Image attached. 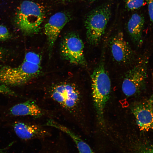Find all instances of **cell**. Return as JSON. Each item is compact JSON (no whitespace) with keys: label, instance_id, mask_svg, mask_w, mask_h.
<instances>
[{"label":"cell","instance_id":"cell-1","mask_svg":"<svg viewBox=\"0 0 153 153\" xmlns=\"http://www.w3.org/2000/svg\"><path fill=\"white\" fill-rule=\"evenodd\" d=\"M32 99L45 111L48 118L63 120L73 126L81 114L82 94L74 82H53L36 88Z\"/></svg>","mask_w":153,"mask_h":153},{"label":"cell","instance_id":"cell-2","mask_svg":"<svg viewBox=\"0 0 153 153\" xmlns=\"http://www.w3.org/2000/svg\"><path fill=\"white\" fill-rule=\"evenodd\" d=\"M41 64L40 55L28 52L22 63L18 66H0V83L8 87L25 85L40 75Z\"/></svg>","mask_w":153,"mask_h":153},{"label":"cell","instance_id":"cell-3","mask_svg":"<svg viewBox=\"0 0 153 153\" xmlns=\"http://www.w3.org/2000/svg\"><path fill=\"white\" fill-rule=\"evenodd\" d=\"M91 78L94 105L97 118L102 124L104 122V109L109 99L111 89L110 79L103 61L95 67Z\"/></svg>","mask_w":153,"mask_h":153},{"label":"cell","instance_id":"cell-4","mask_svg":"<svg viewBox=\"0 0 153 153\" xmlns=\"http://www.w3.org/2000/svg\"><path fill=\"white\" fill-rule=\"evenodd\" d=\"M44 16V10L41 5L31 1L25 0L17 9L14 22L23 33L31 35L39 31Z\"/></svg>","mask_w":153,"mask_h":153},{"label":"cell","instance_id":"cell-5","mask_svg":"<svg viewBox=\"0 0 153 153\" xmlns=\"http://www.w3.org/2000/svg\"><path fill=\"white\" fill-rule=\"evenodd\" d=\"M111 7L103 5L90 12L85 20L87 41L90 45H97L103 35L111 17Z\"/></svg>","mask_w":153,"mask_h":153},{"label":"cell","instance_id":"cell-6","mask_svg":"<svg viewBox=\"0 0 153 153\" xmlns=\"http://www.w3.org/2000/svg\"><path fill=\"white\" fill-rule=\"evenodd\" d=\"M84 46L79 35L74 32L66 34L60 43V51L62 57L73 64L86 66Z\"/></svg>","mask_w":153,"mask_h":153},{"label":"cell","instance_id":"cell-7","mask_svg":"<svg viewBox=\"0 0 153 153\" xmlns=\"http://www.w3.org/2000/svg\"><path fill=\"white\" fill-rule=\"evenodd\" d=\"M146 77V63L141 60L125 73L122 85L124 93L130 96L139 93L145 86Z\"/></svg>","mask_w":153,"mask_h":153},{"label":"cell","instance_id":"cell-8","mask_svg":"<svg viewBox=\"0 0 153 153\" xmlns=\"http://www.w3.org/2000/svg\"><path fill=\"white\" fill-rule=\"evenodd\" d=\"M109 46L113 58L118 63L127 65L133 61L134 53L122 32H118L111 37Z\"/></svg>","mask_w":153,"mask_h":153},{"label":"cell","instance_id":"cell-9","mask_svg":"<svg viewBox=\"0 0 153 153\" xmlns=\"http://www.w3.org/2000/svg\"><path fill=\"white\" fill-rule=\"evenodd\" d=\"M131 111L136 122L141 130H153V103L152 99L139 102L134 104Z\"/></svg>","mask_w":153,"mask_h":153},{"label":"cell","instance_id":"cell-10","mask_svg":"<svg viewBox=\"0 0 153 153\" xmlns=\"http://www.w3.org/2000/svg\"><path fill=\"white\" fill-rule=\"evenodd\" d=\"M43 125L22 122H15L14 131L20 139L25 140L33 139L42 140L51 136L50 131Z\"/></svg>","mask_w":153,"mask_h":153},{"label":"cell","instance_id":"cell-11","mask_svg":"<svg viewBox=\"0 0 153 153\" xmlns=\"http://www.w3.org/2000/svg\"><path fill=\"white\" fill-rule=\"evenodd\" d=\"M69 20V17L67 14L59 12L51 16L45 25L44 32L47 38L50 55L59 35Z\"/></svg>","mask_w":153,"mask_h":153},{"label":"cell","instance_id":"cell-12","mask_svg":"<svg viewBox=\"0 0 153 153\" xmlns=\"http://www.w3.org/2000/svg\"><path fill=\"white\" fill-rule=\"evenodd\" d=\"M10 112L15 116H29L35 118L47 117L45 111L32 99L13 106L10 109Z\"/></svg>","mask_w":153,"mask_h":153},{"label":"cell","instance_id":"cell-13","mask_svg":"<svg viewBox=\"0 0 153 153\" xmlns=\"http://www.w3.org/2000/svg\"><path fill=\"white\" fill-rule=\"evenodd\" d=\"M144 24L143 16L135 13L130 17L126 25L128 33L134 43L138 46L143 43L142 32Z\"/></svg>","mask_w":153,"mask_h":153},{"label":"cell","instance_id":"cell-14","mask_svg":"<svg viewBox=\"0 0 153 153\" xmlns=\"http://www.w3.org/2000/svg\"><path fill=\"white\" fill-rule=\"evenodd\" d=\"M59 129L69 136L75 143L79 153H95L89 145L69 127L63 125Z\"/></svg>","mask_w":153,"mask_h":153},{"label":"cell","instance_id":"cell-15","mask_svg":"<svg viewBox=\"0 0 153 153\" xmlns=\"http://www.w3.org/2000/svg\"><path fill=\"white\" fill-rule=\"evenodd\" d=\"M42 141L43 142L41 148L37 153H72L66 145L59 141L47 139Z\"/></svg>","mask_w":153,"mask_h":153},{"label":"cell","instance_id":"cell-16","mask_svg":"<svg viewBox=\"0 0 153 153\" xmlns=\"http://www.w3.org/2000/svg\"><path fill=\"white\" fill-rule=\"evenodd\" d=\"M126 8L129 11L134 10L143 6L144 0H124Z\"/></svg>","mask_w":153,"mask_h":153},{"label":"cell","instance_id":"cell-17","mask_svg":"<svg viewBox=\"0 0 153 153\" xmlns=\"http://www.w3.org/2000/svg\"><path fill=\"white\" fill-rule=\"evenodd\" d=\"M10 37L9 32L5 26L0 25V41L6 40Z\"/></svg>","mask_w":153,"mask_h":153},{"label":"cell","instance_id":"cell-18","mask_svg":"<svg viewBox=\"0 0 153 153\" xmlns=\"http://www.w3.org/2000/svg\"><path fill=\"white\" fill-rule=\"evenodd\" d=\"M148 5V12L150 20L153 23V0H146Z\"/></svg>","mask_w":153,"mask_h":153},{"label":"cell","instance_id":"cell-19","mask_svg":"<svg viewBox=\"0 0 153 153\" xmlns=\"http://www.w3.org/2000/svg\"><path fill=\"white\" fill-rule=\"evenodd\" d=\"M140 153H153V147L143 149L141 151Z\"/></svg>","mask_w":153,"mask_h":153},{"label":"cell","instance_id":"cell-20","mask_svg":"<svg viewBox=\"0 0 153 153\" xmlns=\"http://www.w3.org/2000/svg\"><path fill=\"white\" fill-rule=\"evenodd\" d=\"M4 55V51L2 48H0V59L2 58Z\"/></svg>","mask_w":153,"mask_h":153},{"label":"cell","instance_id":"cell-21","mask_svg":"<svg viewBox=\"0 0 153 153\" xmlns=\"http://www.w3.org/2000/svg\"><path fill=\"white\" fill-rule=\"evenodd\" d=\"M7 148L3 149H0V153H3L5 152V151L6 150Z\"/></svg>","mask_w":153,"mask_h":153},{"label":"cell","instance_id":"cell-22","mask_svg":"<svg viewBox=\"0 0 153 153\" xmlns=\"http://www.w3.org/2000/svg\"><path fill=\"white\" fill-rule=\"evenodd\" d=\"M96 0H88V1L91 3L94 2Z\"/></svg>","mask_w":153,"mask_h":153},{"label":"cell","instance_id":"cell-23","mask_svg":"<svg viewBox=\"0 0 153 153\" xmlns=\"http://www.w3.org/2000/svg\"><path fill=\"white\" fill-rule=\"evenodd\" d=\"M63 0L65 1H69L71 0Z\"/></svg>","mask_w":153,"mask_h":153}]
</instances>
